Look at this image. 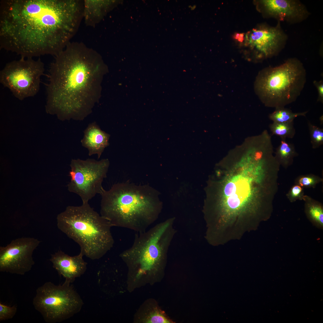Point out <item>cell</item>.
Listing matches in <instances>:
<instances>
[{
  "instance_id": "d4e9b609",
  "label": "cell",
  "mask_w": 323,
  "mask_h": 323,
  "mask_svg": "<svg viewBox=\"0 0 323 323\" xmlns=\"http://www.w3.org/2000/svg\"><path fill=\"white\" fill-rule=\"evenodd\" d=\"M302 191L301 187L298 185H296L293 186L291 189V195L293 197H296L298 196L300 194Z\"/></svg>"
},
{
  "instance_id": "2e32d148",
  "label": "cell",
  "mask_w": 323,
  "mask_h": 323,
  "mask_svg": "<svg viewBox=\"0 0 323 323\" xmlns=\"http://www.w3.org/2000/svg\"><path fill=\"white\" fill-rule=\"evenodd\" d=\"M297 153L294 145L281 139L279 145L276 148L275 156L280 165L287 166L291 164Z\"/></svg>"
},
{
  "instance_id": "9a60e30c",
  "label": "cell",
  "mask_w": 323,
  "mask_h": 323,
  "mask_svg": "<svg viewBox=\"0 0 323 323\" xmlns=\"http://www.w3.org/2000/svg\"><path fill=\"white\" fill-rule=\"evenodd\" d=\"M109 2L103 0H83V19L86 25L94 27L102 19Z\"/></svg>"
},
{
  "instance_id": "ffe728a7",
  "label": "cell",
  "mask_w": 323,
  "mask_h": 323,
  "mask_svg": "<svg viewBox=\"0 0 323 323\" xmlns=\"http://www.w3.org/2000/svg\"><path fill=\"white\" fill-rule=\"evenodd\" d=\"M307 213L312 223L318 228L322 229L323 227V211L322 207L319 205L312 204L307 208Z\"/></svg>"
},
{
  "instance_id": "603a6c76",
  "label": "cell",
  "mask_w": 323,
  "mask_h": 323,
  "mask_svg": "<svg viewBox=\"0 0 323 323\" xmlns=\"http://www.w3.org/2000/svg\"><path fill=\"white\" fill-rule=\"evenodd\" d=\"M313 83L317 89L318 96L317 101L323 103V81L321 80L318 81L314 80Z\"/></svg>"
},
{
  "instance_id": "6da1fadb",
  "label": "cell",
  "mask_w": 323,
  "mask_h": 323,
  "mask_svg": "<svg viewBox=\"0 0 323 323\" xmlns=\"http://www.w3.org/2000/svg\"><path fill=\"white\" fill-rule=\"evenodd\" d=\"M81 0H2L0 48L21 57L56 56L83 19Z\"/></svg>"
},
{
  "instance_id": "484cf974",
  "label": "cell",
  "mask_w": 323,
  "mask_h": 323,
  "mask_svg": "<svg viewBox=\"0 0 323 323\" xmlns=\"http://www.w3.org/2000/svg\"><path fill=\"white\" fill-rule=\"evenodd\" d=\"M234 38L240 42H242L244 40V36L243 33H237L235 35Z\"/></svg>"
},
{
  "instance_id": "9c48e42d",
  "label": "cell",
  "mask_w": 323,
  "mask_h": 323,
  "mask_svg": "<svg viewBox=\"0 0 323 323\" xmlns=\"http://www.w3.org/2000/svg\"><path fill=\"white\" fill-rule=\"evenodd\" d=\"M109 165L108 159L98 161L91 159H72L68 190L78 195L83 203L88 202L103 190L102 184L106 177Z\"/></svg>"
},
{
  "instance_id": "4fadbf2b",
  "label": "cell",
  "mask_w": 323,
  "mask_h": 323,
  "mask_svg": "<svg viewBox=\"0 0 323 323\" xmlns=\"http://www.w3.org/2000/svg\"><path fill=\"white\" fill-rule=\"evenodd\" d=\"M83 256L81 252L77 255L71 256L60 250L51 254L49 260L59 275L71 283L86 270L87 263L83 259Z\"/></svg>"
},
{
  "instance_id": "5bb4252c",
  "label": "cell",
  "mask_w": 323,
  "mask_h": 323,
  "mask_svg": "<svg viewBox=\"0 0 323 323\" xmlns=\"http://www.w3.org/2000/svg\"><path fill=\"white\" fill-rule=\"evenodd\" d=\"M110 137L109 134L102 130L94 122L89 124L85 129L81 142L82 146L88 149L89 156L96 154L99 159L105 148L109 145Z\"/></svg>"
},
{
  "instance_id": "d6986e66",
  "label": "cell",
  "mask_w": 323,
  "mask_h": 323,
  "mask_svg": "<svg viewBox=\"0 0 323 323\" xmlns=\"http://www.w3.org/2000/svg\"><path fill=\"white\" fill-rule=\"evenodd\" d=\"M307 112L294 113L289 109L283 107L275 109L269 115V117L274 122L286 123L294 121V119L298 116H305Z\"/></svg>"
},
{
  "instance_id": "ac0fdd59",
  "label": "cell",
  "mask_w": 323,
  "mask_h": 323,
  "mask_svg": "<svg viewBox=\"0 0 323 323\" xmlns=\"http://www.w3.org/2000/svg\"><path fill=\"white\" fill-rule=\"evenodd\" d=\"M269 128L272 135L279 136L281 139L292 138L296 133L294 121L286 123L273 122L270 125Z\"/></svg>"
},
{
  "instance_id": "4316f807",
  "label": "cell",
  "mask_w": 323,
  "mask_h": 323,
  "mask_svg": "<svg viewBox=\"0 0 323 323\" xmlns=\"http://www.w3.org/2000/svg\"><path fill=\"white\" fill-rule=\"evenodd\" d=\"M323 115H322L319 118V120L320 121V123L321 124H323Z\"/></svg>"
},
{
  "instance_id": "cb8c5ba5",
  "label": "cell",
  "mask_w": 323,
  "mask_h": 323,
  "mask_svg": "<svg viewBox=\"0 0 323 323\" xmlns=\"http://www.w3.org/2000/svg\"><path fill=\"white\" fill-rule=\"evenodd\" d=\"M299 183L302 186H310L314 184L315 179L310 177H304L301 178L299 180Z\"/></svg>"
},
{
  "instance_id": "52a82bcc",
  "label": "cell",
  "mask_w": 323,
  "mask_h": 323,
  "mask_svg": "<svg viewBox=\"0 0 323 323\" xmlns=\"http://www.w3.org/2000/svg\"><path fill=\"white\" fill-rule=\"evenodd\" d=\"M70 284L66 281L58 285L47 282L36 289L33 304L46 322H62L81 310L83 301Z\"/></svg>"
},
{
  "instance_id": "44dd1931",
  "label": "cell",
  "mask_w": 323,
  "mask_h": 323,
  "mask_svg": "<svg viewBox=\"0 0 323 323\" xmlns=\"http://www.w3.org/2000/svg\"><path fill=\"white\" fill-rule=\"evenodd\" d=\"M311 143L312 148H319L323 144V129L308 122Z\"/></svg>"
},
{
  "instance_id": "5b68a950",
  "label": "cell",
  "mask_w": 323,
  "mask_h": 323,
  "mask_svg": "<svg viewBox=\"0 0 323 323\" xmlns=\"http://www.w3.org/2000/svg\"><path fill=\"white\" fill-rule=\"evenodd\" d=\"M175 219L170 218L148 230L137 233L131 246L120 254L130 279L135 284L141 281L148 282L150 278L163 269L176 233Z\"/></svg>"
},
{
  "instance_id": "7c38bea8",
  "label": "cell",
  "mask_w": 323,
  "mask_h": 323,
  "mask_svg": "<svg viewBox=\"0 0 323 323\" xmlns=\"http://www.w3.org/2000/svg\"><path fill=\"white\" fill-rule=\"evenodd\" d=\"M258 2L259 11L280 22L299 23L305 20L310 14L305 6L298 0H263Z\"/></svg>"
},
{
  "instance_id": "ba28073f",
  "label": "cell",
  "mask_w": 323,
  "mask_h": 323,
  "mask_svg": "<svg viewBox=\"0 0 323 323\" xmlns=\"http://www.w3.org/2000/svg\"><path fill=\"white\" fill-rule=\"evenodd\" d=\"M40 58L21 57L7 63L0 72V82L20 100L34 96L39 92L45 72Z\"/></svg>"
},
{
  "instance_id": "7402d4cb",
  "label": "cell",
  "mask_w": 323,
  "mask_h": 323,
  "mask_svg": "<svg viewBox=\"0 0 323 323\" xmlns=\"http://www.w3.org/2000/svg\"><path fill=\"white\" fill-rule=\"evenodd\" d=\"M17 306L14 305L10 306L0 302V321H3L12 319L16 315Z\"/></svg>"
},
{
  "instance_id": "277c9868",
  "label": "cell",
  "mask_w": 323,
  "mask_h": 323,
  "mask_svg": "<svg viewBox=\"0 0 323 323\" xmlns=\"http://www.w3.org/2000/svg\"><path fill=\"white\" fill-rule=\"evenodd\" d=\"M57 219L58 228L78 244L83 256L92 260L100 258L113 246L112 225L88 202L68 206Z\"/></svg>"
},
{
  "instance_id": "8fae6325",
  "label": "cell",
  "mask_w": 323,
  "mask_h": 323,
  "mask_svg": "<svg viewBox=\"0 0 323 323\" xmlns=\"http://www.w3.org/2000/svg\"><path fill=\"white\" fill-rule=\"evenodd\" d=\"M40 242L33 237H22L0 246V271L20 275L30 271L35 264L33 252Z\"/></svg>"
},
{
  "instance_id": "30bf717a",
  "label": "cell",
  "mask_w": 323,
  "mask_h": 323,
  "mask_svg": "<svg viewBox=\"0 0 323 323\" xmlns=\"http://www.w3.org/2000/svg\"><path fill=\"white\" fill-rule=\"evenodd\" d=\"M287 39L280 21L275 26L260 25L247 33L244 38L245 44L250 48L253 59L256 62L277 55L284 47Z\"/></svg>"
},
{
  "instance_id": "7a4b0ae2",
  "label": "cell",
  "mask_w": 323,
  "mask_h": 323,
  "mask_svg": "<svg viewBox=\"0 0 323 323\" xmlns=\"http://www.w3.org/2000/svg\"><path fill=\"white\" fill-rule=\"evenodd\" d=\"M46 86L47 112L62 120L81 121L99 101L105 67L97 51L70 42L54 57Z\"/></svg>"
},
{
  "instance_id": "e0dca14e",
  "label": "cell",
  "mask_w": 323,
  "mask_h": 323,
  "mask_svg": "<svg viewBox=\"0 0 323 323\" xmlns=\"http://www.w3.org/2000/svg\"><path fill=\"white\" fill-rule=\"evenodd\" d=\"M144 308L139 316L140 322L147 323H172L173 322L157 307Z\"/></svg>"
},
{
  "instance_id": "8992f818",
  "label": "cell",
  "mask_w": 323,
  "mask_h": 323,
  "mask_svg": "<svg viewBox=\"0 0 323 323\" xmlns=\"http://www.w3.org/2000/svg\"><path fill=\"white\" fill-rule=\"evenodd\" d=\"M306 80V71L302 63L297 58H290L279 65L260 71L254 89L265 106L276 109L295 101Z\"/></svg>"
},
{
  "instance_id": "3957f363",
  "label": "cell",
  "mask_w": 323,
  "mask_h": 323,
  "mask_svg": "<svg viewBox=\"0 0 323 323\" xmlns=\"http://www.w3.org/2000/svg\"><path fill=\"white\" fill-rule=\"evenodd\" d=\"M160 193L148 185L129 182L114 184L100 195V215L112 226L140 233L157 219L162 208Z\"/></svg>"
}]
</instances>
